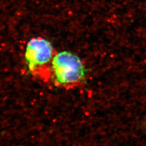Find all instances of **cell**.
Returning <instances> with one entry per match:
<instances>
[{
	"instance_id": "obj_1",
	"label": "cell",
	"mask_w": 146,
	"mask_h": 146,
	"mask_svg": "<svg viewBox=\"0 0 146 146\" xmlns=\"http://www.w3.org/2000/svg\"><path fill=\"white\" fill-rule=\"evenodd\" d=\"M56 83L63 87H73L83 82L85 70L77 55L64 51L55 54L51 62Z\"/></svg>"
},
{
	"instance_id": "obj_2",
	"label": "cell",
	"mask_w": 146,
	"mask_h": 146,
	"mask_svg": "<svg viewBox=\"0 0 146 146\" xmlns=\"http://www.w3.org/2000/svg\"><path fill=\"white\" fill-rule=\"evenodd\" d=\"M54 54L51 43L46 39L42 37L31 39L27 43L25 56L29 71L33 74H38L49 64L51 65Z\"/></svg>"
}]
</instances>
